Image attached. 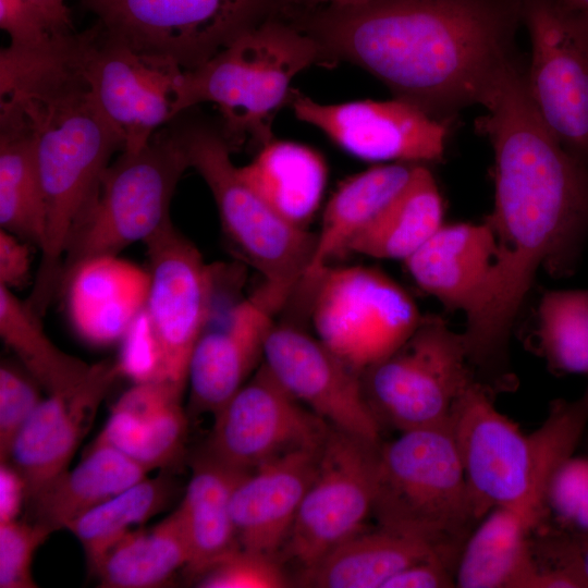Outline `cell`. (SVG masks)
<instances>
[{
    "instance_id": "cell-37",
    "label": "cell",
    "mask_w": 588,
    "mask_h": 588,
    "mask_svg": "<svg viewBox=\"0 0 588 588\" xmlns=\"http://www.w3.org/2000/svg\"><path fill=\"white\" fill-rule=\"evenodd\" d=\"M195 580L201 588H280L289 584L273 555L242 547Z\"/></svg>"
},
{
    "instance_id": "cell-8",
    "label": "cell",
    "mask_w": 588,
    "mask_h": 588,
    "mask_svg": "<svg viewBox=\"0 0 588 588\" xmlns=\"http://www.w3.org/2000/svg\"><path fill=\"white\" fill-rule=\"evenodd\" d=\"M101 32L184 71L213 58L243 34L282 16L286 0H81Z\"/></svg>"
},
{
    "instance_id": "cell-25",
    "label": "cell",
    "mask_w": 588,
    "mask_h": 588,
    "mask_svg": "<svg viewBox=\"0 0 588 588\" xmlns=\"http://www.w3.org/2000/svg\"><path fill=\"white\" fill-rule=\"evenodd\" d=\"M247 473L226 466L205 451L192 460V475L177 507L189 547L184 571L192 579L241 548L231 498Z\"/></svg>"
},
{
    "instance_id": "cell-27",
    "label": "cell",
    "mask_w": 588,
    "mask_h": 588,
    "mask_svg": "<svg viewBox=\"0 0 588 588\" xmlns=\"http://www.w3.org/2000/svg\"><path fill=\"white\" fill-rule=\"evenodd\" d=\"M535 527L509 507L491 510L467 539L455 571L460 588H531L539 565Z\"/></svg>"
},
{
    "instance_id": "cell-34",
    "label": "cell",
    "mask_w": 588,
    "mask_h": 588,
    "mask_svg": "<svg viewBox=\"0 0 588 588\" xmlns=\"http://www.w3.org/2000/svg\"><path fill=\"white\" fill-rule=\"evenodd\" d=\"M174 489L167 473L146 477L71 522L66 529L82 544L89 572L135 526L163 511Z\"/></svg>"
},
{
    "instance_id": "cell-38",
    "label": "cell",
    "mask_w": 588,
    "mask_h": 588,
    "mask_svg": "<svg viewBox=\"0 0 588 588\" xmlns=\"http://www.w3.org/2000/svg\"><path fill=\"white\" fill-rule=\"evenodd\" d=\"M40 385L22 366L2 360L0 366V462L5 463L11 445L42 401Z\"/></svg>"
},
{
    "instance_id": "cell-4",
    "label": "cell",
    "mask_w": 588,
    "mask_h": 588,
    "mask_svg": "<svg viewBox=\"0 0 588 588\" xmlns=\"http://www.w3.org/2000/svg\"><path fill=\"white\" fill-rule=\"evenodd\" d=\"M313 64H322L315 39L283 16L272 17L203 65L183 71L175 115L200 102H212L232 148L246 139L260 148L274 139L272 120L289 101L291 82Z\"/></svg>"
},
{
    "instance_id": "cell-11",
    "label": "cell",
    "mask_w": 588,
    "mask_h": 588,
    "mask_svg": "<svg viewBox=\"0 0 588 588\" xmlns=\"http://www.w3.org/2000/svg\"><path fill=\"white\" fill-rule=\"evenodd\" d=\"M143 243L150 275L146 310L159 351L156 381L183 394L192 353L213 314L217 269L205 262L195 244L172 220Z\"/></svg>"
},
{
    "instance_id": "cell-14",
    "label": "cell",
    "mask_w": 588,
    "mask_h": 588,
    "mask_svg": "<svg viewBox=\"0 0 588 588\" xmlns=\"http://www.w3.org/2000/svg\"><path fill=\"white\" fill-rule=\"evenodd\" d=\"M82 71L98 109L123 138L122 151L144 148L157 128L176 117L184 70L109 38L97 23L85 30Z\"/></svg>"
},
{
    "instance_id": "cell-21",
    "label": "cell",
    "mask_w": 588,
    "mask_h": 588,
    "mask_svg": "<svg viewBox=\"0 0 588 588\" xmlns=\"http://www.w3.org/2000/svg\"><path fill=\"white\" fill-rule=\"evenodd\" d=\"M149 287L148 270L114 255L78 265L60 294L74 331L89 344L106 346L122 340L146 307Z\"/></svg>"
},
{
    "instance_id": "cell-28",
    "label": "cell",
    "mask_w": 588,
    "mask_h": 588,
    "mask_svg": "<svg viewBox=\"0 0 588 588\" xmlns=\"http://www.w3.org/2000/svg\"><path fill=\"white\" fill-rule=\"evenodd\" d=\"M240 173L282 219L306 229L321 201L328 169L315 149L272 139L259 148L253 161L240 168Z\"/></svg>"
},
{
    "instance_id": "cell-6",
    "label": "cell",
    "mask_w": 588,
    "mask_h": 588,
    "mask_svg": "<svg viewBox=\"0 0 588 588\" xmlns=\"http://www.w3.org/2000/svg\"><path fill=\"white\" fill-rule=\"evenodd\" d=\"M172 122L189 168L212 194L225 237L261 274L262 284L287 302L304 281L316 234L282 219L246 183L220 126L197 119Z\"/></svg>"
},
{
    "instance_id": "cell-42",
    "label": "cell",
    "mask_w": 588,
    "mask_h": 588,
    "mask_svg": "<svg viewBox=\"0 0 588 588\" xmlns=\"http://www.w3.org/2000/svg\"><path fill=\"white\" fill-rule=\"evenodd\" d=\"M122 348L115 360L121 376L135 383L154 381L159 369V351L146 307L134 319L122 338Z\"/></svg>"
},
{
    "instance_id": "cell-22",
    "label": "cell",
    "mask_w": 588,
    "mask_h": 588,
    "mask_svg": "<svg viewBox=\"0 0 588 588\" xmlns=\"http://www.w3.org/2000/svg\"><path fill=\"white\" fill-rule=\"evenodd\" d=\"M488 223H443L403 262L414 282L449 311L467 313L497 257Z\"/></svg>"
},
{
    "instance_id": "cell-48",
    "label": "cell",
    "mask_w": 588,
    "mask_h": 588,
    "mask_svg": "<svg viewBox=\"0 0 588 588\" xmlns=\"http://www.w3.org/2000/svg\"><path fill=\"white\" fill-rule=\"evenodd\" d=\"M563 9L588 21V0H554Z\"/></svg>"
},
{
    "instance_id": "cell-29",
    "label": "cell",
    "mask_w": 588,
    "mask_h": 588,
    "mask_svg": "<svg viewBox=\"0 0 588 588\" xmlns=\"http://www.w3.org/2000/svg\"><path fill=\"white\" fill-rule=\"evenodd\" d=\"M0 106V225L40 249L46 209L33 131L17 105Z\"/></svg>"
},
{
    "instance_id": "cell-51",
    "label": "cell",
    "mask_w": 588,
    "mask_h": 588,
    "mask_svg": "<svg viewBox=\"0 0 588 588\" xmlns=\"http://www.w3.org/2000/svg\"><path fill=\"white\" fill-rule=\"evenodd\" d=\"M584 393L588 396V385H587V388H586V390H585Z\"/></svg>"
},
{
    "instance_id": "cell-36",
    "label": "cell",
    "mask_w": 588,
    "mask_h": 588,
    "mask_svg": "<svg viewBox=\"0 0 588 588\" xmlns=\"http://www.w3.org/2000/svg\"><path fill=\"white\" fill-rule=\"evenodd\" d=\"M547 526L556 531L588 536V456L573 454L552 473L544 494Z\"/></svg>"
},
{
    "instance_id": "cell-1",
    "label": "cell",
    "mask_w": 588,
    "mask_h": 588,
    "mask_svg": "<svg viewBox=\"0 0 588 588\" xmlns=\"http://www.w3.org/2000/svg\"><path fill=\"white\" fill-rule=\"evenodd\" d=\"M523 0H371L291 8L284 17L318 44L322 65L354 63L394 98L446 122L485 106L517 56Z\"/></svg>"
},
{
    "instance_id": "cell-26",
    "label": "cell",
    "mask_w": 588,
    "mask_h": 588,
    "mask_svg": "<svg viewBox=\"0 0 588 588\" xmlns=\"http://www.w3.org/2000/svg\"><path fill=\"white\" fill-rule=\"evenodd\" d=\"M150 470L118 449L94 441L84 458L26 502L33 518L51 532L146 478Z\"/></svg>"
},
{
    "instance_id": "cell-18",
    "label": "cell",
    "mask_w": 588,
    "mask_h": 588,
    "mask_svg": "<svg viewBox=\"0 0 588 588\" xmlns=\"http://www.w3.org/2000/svg\"><path fill=\"white\" fill-rule=\"evenodd\" d=\"M284 304L262 284L230 309L222 327L205 330L189 360L191 414L215 415L250 378Z\"/></svg>"
},
{
    "instance_id": "cell-9",
    "label": "cell",
    "mask_w": 588,
    "mask_h": 588,
    "mask_svg": "<svg viewBox=\"0 0 588 588\" xmlns=\"http://www.w3.org/2000/svg\"><path fill=\"white\" fill-rule=\"evenodd\" d=\"M475 380L462 333L438 315L422 316L397 348L362 373L378 422L400 432L448 425L455 403Z\"/></svg>"
},
{
    "instance_id": "cell-2",
    "label": "cell",
    "mask_w": 588,
    "mask_h": 588,
    "mask_svg": "<svg viewBox=\"0 0 588 588\" xmlns=\"http://www.w3.org/2000/svg\"><path fill=\"white\" fill-rule=\"evenodd\" d=\"M1 99L26 117L35 139L46 224L28 307L40 318L60 292L68 238L96 201L112 155L124 149L98 109L81 63L53 65L22 79Z\"/></svg>"
},
{
    "instance_id": "cell-24",
    "label": "cell",
    "mask_w": 588,
    "mask_h": 588,
    "mask_svg": "<svg viewBox=\"0 0 588 588\" xmlns=\"http://www.w3.org/2000/svg\"><path fill=\"white\" fill-rule=\"evenodd\" d=\"M421 163L373 166L346 179L322 213L321 228L302 285L309 286L352 240L369 226L411 182ZM301 285V286H302Z\"/></svg>"
},
{
    "instance_id": "cell-46",
    "label": "cell",
    "mask_w": 588,
    "mask_h": 588,
    "mask_svg": "<svg viewBox=\"0 0 588 588\" xmlns=\"http://www.w3.org/2000/svg\"><path fill=\"white\" fill-rule=\"evenodd\" d=\"M45 19L57 36L75 33L71 10L64 0H27Z\"/></svg>"
},
{
    "instance_id": "cell-49",
    "label": "cell",
    "mask_w": 588,
    "mask_h": 588,
    "mask_svg": "<svg viewBox=\"0 0 588 588\" xmlns=\"http://www.w3.org/2000/svg\"><path fill=\"white\" fill-rule=\"evenodd\" d=\"M79 52H82V51L74 52V53H72V54H70V56H73V54H76V53H79ZM70 56H69V57H70ZM65 58H68V57H65ZM65 58H63V59H65ZM61 60H62V59H61ZM58 61H60V60H58ZM56 62H57V61H56ZM52 63H53V62H52ZM48 64H50V63H48ZM45 65H47V64H45ZM41 66H42V65H41ZM38 68H40V66H38ZM35 69H36V68H35ZM32 70H33V69H32ZM28 71H30V70H28ZM26 72H27V71H26ZM24 73H25V72H24ZM24 73H22V74H24ZM22 74H20V75H22ZM20 75H17V76H20ZM17 76H15V77H17ZM15 77H13V78H15ZM13 78H11V79H13ZM11 79H10V81H11ZM10 81H8V82H10ZM8 82H5V83H3V84H7ZM3 84H1L0 87H1Z\"/></svg>"
},
{
    "instance_id": "cell-50",
    "label": "cell",
    "mask_w": 588,
    "mask_h": 588,
    "mask_svg": "<svg viewBox=\"0 0 588 588\" xmlns=\"http://www.w3.org/2000/svg\"><path fill=\"white\" fill-rule=\"evenodd\" d=\"M78 51H81V50H76V52H78ZM74 52H75V51H74ZM74 52H73V53H74ZM71 54H72V53H71ZM69 56H70V54H69ZM69 56H66V57H69ZM64 58H65V57H64ZM62 59H63V58H62ZM60 60H61V59H60ZM57 61H58V60H57ZM54 62H56V61H54ZM51 63H52V62H51ZM47 64H48V63H47ZM44 65H45V64H44ZM40 66H41V65H40ZM37 68H38V66H37ZM33 69H35V68H33ZM29 70H32V69H29ZM26 71H28V70H26ZM26 71H24V72H26ZM24 72H22V73H24ZM22 73H20V74H22ZM20 74H19V75H20ZM16 76H17V75H16ZM14 77H15V76H14ZM12 78H13V77H12ZM10 79H11V78H10ZM10 79H8V81H10ZM8 81H5V82H8ZM5 82H3V83H5ZM3 83H1V84H3ZM1 84H0V85H1Z\"/></svg>"
},
{
    "instance_id": "cell-5",
    "label": "cell",
    "mask_w": 588,
    "mask_h": 588,
    "mask_svg": "<svg viewBox=\"0 0 588 588\" xmlns=\"http://www.w3.org/2000/svg\"><path fill=\"white\" fill-rule=\"evenodd\" d=\"M453 567L480 519L449 424L401 431L379 448L372 513Z\"/></svg>"
},
{
    "instance_id": "cell-17",
    "label": "cell",
    "mask_w": 588,
    "mask_h": 588,
    "mask_svg": "<svg viewBox=\"0 0 588 588\" xmlns=\"http://www.w3.org/2000/svg\"><path fill=\"white\" fill-rule=\"evenodd\" d=\"M262 362L290 394L332 428L380 442V424L365 396L362 375L316 336L295 326L274 324Z\"/></svg>"
},
{
    "instance_id": "cell-33",
    "label": "cell",
    "mask_w": 588,
    "mask_h": 588,
    "mask_svg": "<svg viewBox=\"0 0 588 588\" xmlns=\"http://www.w3.org/2000/svg\"><path fill=\"white\" fill-rule=\"evenodd\" d=\"M0 335L48 395L71 396L90 372L91 365L58 348L46 335L41 318L3 285Z\"/></svg>"
},
{
    "instance_id": "cell-44",
    "label": "cell",
    "mask_w": 588,
    "mask_h": 588,
    "mask_svg": "<svg viewBox=\"0 0 588 588\" xmlns=\"http://www.w3.org/2000/svg\"><path fill=\"white\" fill-rule=\"evenodd\" d=\"M30 254L28 243L16 235L0 231V285L8 289L24 286L29 280Z\"/></svg>"
},
{
    "instance_id": "cell-20",
    "label": "cell",
    "mask_w": 588,
    "mask_h": 588,
    "mask_svg": "<svg viewBox=\"0 0 588 588\" xmlns=\"http://www.w3.org/2000/svg\"><path fill=\"white\" fill-rule=\"evenodd\" d=\"M320 449L279 456L237 482L231 514L242 548L274 555L284 546L316 471Z\"/></svg>"
},
{
    "instance_id": "cell-45",
    "label": "cell",
    "mask_w": 588,
    "mask_h": 588,
    "mask_svg": "<svg viewBox=\"0 0 588 588\" xmlns=\"http://www.w3.org/2000/svg\"><path fill=\"white\" fill-rule=\"evenodd\" d=\"M26 501V488L21 476L8 463L0 466V523L15 520Z\"/></svg>"
},
{
    "instance_id": "cell-3",
    "label": "cell",
    "mask_w": 588,
    "mask_h": 588,
    "mask_svg": "<svg viewBox=\"0 0 588 588\" xmlns=\"http://www.w3.org/2000/svg\"><path fill=\"white\" fill-rule=\"evenodd\" d=\"M492 394L475 380L449 421L474 506L480 520L495 507L513 509L537 529L546 520L549 479L588 424V396L554 400L541 426L525 434L497 409Z\"/></svg>"
},
{
    "instance_id": "cell-7",
    "label": "cell",
    "mask_w": 588,
    "mask_h": 588,
    "mask_svg": "<svg viewBox=\"0 0 588 588\" xmlns=\"http://www.w3.org/2000/svg\"><path fill=\"white\" fill-rule=\"evenodd\" d=\"M187 168L185 151L170 125L144 148L122 151L105 172L96 201L68 238L60 289L82 262L119 255L170 221L171 200Z\"/></svg>"
},
{
    "instance_id": "cell-40",
    "label": "cell",
    "mask_w": 588,
    "mask_h": 588,
    "mask_svg": "<svg viewBox=\"0 0 588 588\" xmlns=\"http://www.w3.org/2000/svg\"><path fill=\"white\" fill-rule=\"evenodd\" d=\"M0 27L10 37L7 48L19 54L48 53L68 36L54 35L27 0H0Z\"/></svg>"
},
{
    "instance_id": "cell-23",
    "label": "cell",
    "mask_w": 588,
    "mask_h": 588,
    "mask_svg": "<svg viewBox=\"0 0 588 588\" xmlns=\"http://www.w3.org/2000/svg\"><path fill=\"white\" fill-rule=\"evenodd\" d=\"M182 395L161 381L135 383L114 404L95 440L149 470L169 468L182 456L187 436Z\"/></svg>"
},
{
    "instance_id": "cell-41",
    "label": "cell",
    "mask_w": 588,
    "mask_h": 588,
    "mask_svg": "<svg viewBox=\"0 0 588 588\" xmlns=\"http://www.w3.org/2000/svg\"><path fill=\"white\" fill-rule=\"evenodd\" d=\"M531 549L540 566L563 572L578 588H588V536H569L542 526L531 537Z\"/></svg>"
},
{
    "instance_id": "cell-43",
    "label": "cell",
    "mask_w": 588,
    "mask_h": 588,
    "mask_svg": "<svg viewBox=\"0 0 588 588\" xmlns=\"http://www.w3.org/2000/svg\"><path fill=\"white\" fill-rule=\"evenodd\" d=\"M455 587V568L432 556L418 561L392 576L383 588H450Z\"/></svg>"
},
{
    "instance_id": "cell-19",
    "label": "cell",
    "mask_w": 588,
    "mask_h": 588,
    "mask_svg": "<svg viewBox=\"0 0 588 588\" xmlns=\"http://www.w3.org/2000/svg\"><path fill=\"white\" fill-rule=\"evenodd\" d=\"M119 376L117 362L94 364L71 396L48 395L34 409L16 434L5 462L23 479L26 501L66 470Z\"/></svg>"
},
{
    "instance_id": "cell-35",
    "label": "cell",
    "mask_w": 588,
    "mask_h": 588,
    "mask_svg": "<svg viewBox=\"0 0 588 588\" xmlns=\"http://www.w3.org/2000/svg\"><path fill=\"white\" fill-rule=\"evenodd\" d=\"M536 336L552 371L588 376V289L544 291Z\"/></svg>"
},
{
    "instance_id": "cell-39",
    "label": "cell",
    "mask_w": 588,
    "mask_h": 588,
    "mask_svg": "<svg viewBox=\"0 0 588 588\" xmlns=\"http://www.w3.org/2000/svg\"><path fill=\"white\" fill-rule=\"evenodd\" d=\"M52 534L35 522L0 523V587H37L32 574L36 550Z\"/></svg>"
},
{
    "instance_id": "cell-15",
    "label": "cell",
    "mask_w": 588,
    "mask_h": 588,
    "mask_svg": "<svg viewBox=\"0 0 588 588\" xmlns=\"http://www.w3.org/2000/svg\"><path fill=\"white\" fill-rule=\"evenodd\" d=\"M213 416L205 452L241 471L293 451L320 449L331 429L264 362Z\"/></svg>"
},
{
    "instance_id": "cell-12",
    "label": "cell",
    "mask_w": 588,
    "mask_h": 588,
    "mask_svg": "<svg viewBox=\"0 0 588 588\" xmlns=\"http://www.w3.org/2000/svg\"><path fill=\"white\" fill-rule=\"evenodd\" d=\"M529 96L561 145L588 169V21L554 0H523Z\"/></svg>"
},
{
    "instance_id": "cell-31",
    "label": "cell",
    "mask_w": 588,
    "mask_h": 588,
    "mask_svg": "<svg viewBox=\"0 0 588 588\" xmlns=\"http://www.w3.org/2000/svg\"><path fill=\"white\" fill-rule=\"evenodd\" d=\"M443 215L437 182L421 163L401 194L352 240L346 253L404 261L444 223Z\"/></svg>"
},
{
    "instance_id": "cell-10",
    "label": "cell",
    "mask_w": 588,
    "mask_h": 588,
    "mask_svg": "<svg viewBox=\"0 0 588 588\" xmlns=\"http://www.w3.org/2000/svg\"><path fill=\"white\" fill-rule=\"evenodd\" d=\"M307 289L316 338L360 375L422 319L412 296L372 267L329 266Z\"/></svg>"
},
{
    "instance_id": "cell-30",
    "label": "cell",
    "mask_w": 588,
    "mask_h": 588,
    "mask_svg": "<svg viewBox=\"0 0 588 588\" xmlns=\"http://www.w3.org/2000/svg\"><path fill=\"white\" fill-rule=\"evenodd\" d=\"M432 556L442 559L417 540L382 527L364 529L304 569V583L320 588H383L403 568Z\"/></svg>"
},
{
    "instance_id": "cell-16",
    "label": "cell",
    "mask_w": 588,
    "mask_h": 588,
    "mask_svg": "<svg viewBox=\"0 0 588 588\" xmlns=\"http://www.w3.org/2000/svg\"><path fill=\"white\" fill-rule=\"evenodd\" d=\"M287 102L298 120L359 159L425 164L443 158L446 122L401 99L326 105L292 89Z\"/></svg>"
},
{
    "instance_id": "cell-47",
    "label": "cell",
    "mask_w": 588,
    "mask_h": 588,
    "mask_svg": "<svg viewBox=\"0 0 588 588\" xmlns=\"http://www.w3.org/2000/svg\"><path fill=\"white\" fill-rule=\"evenodd\" d=\"M371 0H286V9L290 8H316V7H351L358 5ZM285 9V10H286Z\"/></svg>"
},
{
    "instance_id": "cell-32",
    "label": "cell",
    "mask_w": 588,
    "mask_h": 588,
    "mask_svg": "<svg viewBox=\"0 0 588 588\" xmlns=\"http://www.w3.org/2000/svg\"><path fill=\"white\" fill-rule=\"evenodd\" d=\"M189 562V547L176 509L150 528L127 532L93 575L106 588H155L170 583Z\"/></svg>"
},
{
    "instance_id": "cell-13",
    "label": "cell",
    "mask_w": 588,
    "mask_h": 588,
    "mask_svg": "<svg viewBox=\"0 0 588 588\" xmlns=\"http://www.w3.org/2000/svg\"><path fill=\"white\" fill-rule=\"evenodd\" d=\"M380 444L331 427L285 542L303 569L364 530L372 513Z\"/></svg>"
}]
</instances>
